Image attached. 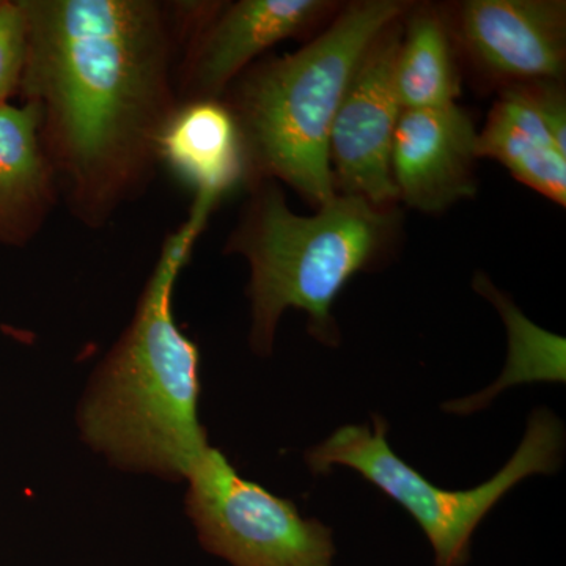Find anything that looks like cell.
Listing matches in <instances>:
<instances>
[{"label":"cell","mask_w":566,"mask_h":566,"mask_svg":"<svg viewBox=\"0 0 566 566\" xmlns=\"http://www.w3.org/2000/svg\"><path fill=\"white\" fill-rule=\"evenodd\" d=\"M389 424L371 416V424H345L305 453L314 475L346 465L403 506L430 542L434 566H465L472 535L494 505L527 476L556 474L564 460V424L547 409H536L515 455L488 482L465 491L433 485L395 455L387 442Z\"/></svg>","instance_id":"5b68a950"},{"label":"cell","mask_w":566,"mask_h":566,"mask_svg":"<svg viewBox=\"0 0 566 566\" xmlns=\"http://www.w3.org/2000/svg\"><path fill=\"white\" fill-rule=\"evenodd\" d=\"M218 200L197 196L164 244L139 311L81 405L85 441L123 469L186 479L208 449L197 416L199 349L178 329L175 282Z\"/></svg>","instance_id":"7a4b0ae2"},{"label":"cell","mask_w":566,"mask_h":566,"mask_svg":"<svg viewBox=\"0 0 566 566\" xmlns=\"http://www.w3.org/2000/svg\"><path fill=\"white\" fill-rule=\"evenodd\" d=\"M405 17L382 29L365 51L331 128L335 191L360 197L376 207H395L398 202L390 158L403 111L395 85V61Z\"/></svg>","instance_id":"52a82bcc"},{"label":"cell","mask_w":566,"mask_h":566,"mask_svg":"<svg viewBox=\"0 0 566 566\" xmlns=\"http://www.w3.org/2000/svg\"><path fill=\"white\" fill-rule=\"evenodd\" d=\"M400 212L337 193L315 214L290 210L275 185L253 196L229 249L251 266V345L268 356L286 308L308 316V333L331 348L340 344L333 305L349 279L374 270L397 238Z\"/></svg>","instance_id":"3957f363"},{"label":"cell","mask_w":566,"mask_h":566,"mask_svg":"<svg viewBox=\"0 0 566 566\" xmlns=\"http://www.w3.org/2000/svg\"><path fill=\"white\" fill-rule=\"evenodd\" d=\"M28 57V22L20 2H0V106L21 84Z\"/></svg>","instance_id":"9a60e30c"},{"label":"cell","mask_w":566,"mask_h":566,"mask_svg":"<svg viewBox=\"0 0 566 566\" xmlns=\"http://www.w3.org/2000/svg\"><path fill=\"white\" fill-rule=\"evenodd\" d=\"M444 10L457 54L483 81L502 91L564 80V0H465Z\"/></svg>","instance_id":"ba28073f"},{"label":"cell","mask_w":566,"mask_h":566,"mask_svg":"<svg viewBox=\"0 0 566 566\" xmlns=\"http://www.w3.org/2000/svg\"><path fill=\"white\" fill-rule=\"evenodd\" d=\"M338 10L333 0H241L227 7L197 44L193 87L202 99H214L268 48L326 28Z\"/></svg>","instance_id":"8fae6325"},{"label":"cell","mask_w":566,"mask_h":566,"mask_svg":"<svg viewBox=\"0 0 566 566\" xmlns=\"http://www.w3.org/2000/svg\"><path fill=\"white\" fill-rule=\"evenodd\" d=\"M158 153L191 182L197 193L221 199L244 174V147L232 111L200 99L174 112L158 140Z\"/></svg>","instance_id":"7c38bea8"},{"label":"cell","mask_w":566,"mask_h":566,"mask_svg":"<svg viewBox=\"0 0 566 566\" xmlns=\"http://www.w3.org/2000/svg\"><path fill=\"white\" fill-rule=\"evenodd\" d=\"M188 513L208 553L233 566H333L334 534L289 499L240 476L208 447L186 476Z\"/></svg>","instance_id":"8992f818"},{"label":"cell","mask_w":566,"mask_h":566,"mask_svg":"<svg viewBox=\"0 0 566 566\" xmlns=\"http://www.w3.org/2000/svg\"><path fill=\"white\" fill-rule=\"evenodd\" d=\"M22 87L81 208L102 211L140 177L172 117L169 40L144 0H21Z\"/></svg>","instance_id":"6da1fadb"},{"label":"cell","mask_w":566,"mask_h":566,"mask_svg":"<svg viewBox=\"0 0 566 566\" xmlns=\"http://www.w3.org/2000/svg\"><path fill=\"white\" fill-rule=\"evenodd\" d=\"M475 123L458 103L403 109L395 129L390 172L398 200L436 214L476 193Z\"/></svg>","instance_id":"9c48e42d"},{"label":"cell","mask_w":566,"mask_h":566,"mask_svg":"<svg viewBox=\"0 0 566 566\" xmlns=\"http://www.w3.org/2000/svg\"><path fill=\"white\" fill-rule=\"evenodd\" d=\"M455 43L444 7L412 3L395 61V85L403 109L457 103L461 95Z\"/></svg>","instance_id":"5bb4252c"},{"label":"cell","mask_w":566,"mask_h":566,"mask_svg":"<svg viewBox=\"0 0 566 566\" xmlns=\"http://www.w3.org/2000/svg\"><path fill=\"white\" fill-rule=\"evenodd\" d=\"M40 129L35 104L0 106V240L9 243H20L35 230L50 200Z\"/></svg>","instance_id":"4fadbf2b"},{"label":"cell","mask_w":566,"mask_h":566,"mask_svg":"<svg viewBox=\"0 0 566 566\" xmlns=\"http://www.w3.org/2000/svg\"><path fill=\"white\" fill-rule=\"evenodd\" d=\"M480 158L566 207V98L562 82L510 85L499 93L476 139Z\"/></svg>","instance_id":"30bf717a"},{"label":"cell","mask_w":566,"mask_h":566,"mask_svg":"<svg viewBox=\"0 0 566 566\" xmlns=\"http://www.w3.org/2000/svg\"><path fill=\"white\" fill-rule=\"evenodd\" d=\"M411 7L405 0L348 3L300 51L248 74L232 114L244 153L264 175L316 208L337 196L329 164L335 114L371 41Z\"/></svg>","instance_id":"277c9868"}]
</instances>
